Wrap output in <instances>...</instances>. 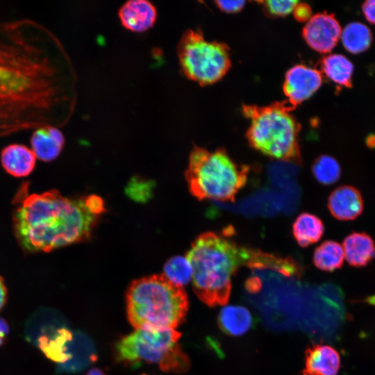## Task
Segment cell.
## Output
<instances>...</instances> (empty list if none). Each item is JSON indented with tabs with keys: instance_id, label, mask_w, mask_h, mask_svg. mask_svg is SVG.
Segmentation results:
<instances>
[{
	"instance_id": "12",
	"label": "cell",
	"mask_w": 375,
	"mask_h": 375,
	"mask_svg": "<svg viewBox=\"0 0 375 375\" xmlns=\"http://www.w3.org/2000/svg\"><path fill=\"white\" fill-rule=\"evenodd\" d=\"M364 203L360 192L351 185L335 189L328 199V208L332 216L341 221H350L359 217Z\"/></svg>"
},
{
	"instance_id": "1",
	"label": "cell",
	"mask_w": 375,
	"mask_h": 375,
	"mask_svg": "<svg viewBox=\"0 0 375 375\" xmlns=\"http://www.w3.org/2000/svg\"><path fill=\"white\" fill-rule=\"evenodd\" d=\"M76 74L64 46L43 24L0 22V137L70 119Z\"/></svg>"
},
{
	"instance_id": "28",
	"label": "cell",
	"mask_w": 375,
	"mask_h": 375,
	"mask_svg": "<svg viewBox=\"0 0 375 375\" xmlns=\"http://www.w3.org/2000/svg\"><path fill=\"white\" fill-rule=\"evenodd\" d=\"M215 3L220 10L226 12L240 11L245 4L244 1H216Z\"/></svg>"
},
{
	"instance_id": "32",
	"label": "cell",
	"mask_w": 375,
	"mask_h": 375,
	"mask_svg": "<svg viewBox=\"0 0 375 375\" xmlns=\"http://www.w3.org/2000/svg\"><path fill=\"white\" fill-rule=\"evenodd\" d=\"M7 301V289L4 283V281L0 276V310L5 306Z\"/></svg>"
},
{
	"instance_id": "18",
	"label": "cell",
	"mask_w": 375,
	"mask_h": 375,
	"mask_svg": "<svg viewBox=\"0 0 375 375\" xmlns=\"http://www.w3.org/2000/svg\"><path fill=\"white\" fill-rule=\"evenodd\" d=\"M344 258L353 267L367 265L375 258V243L363 232H354L347 235L342 244Z\"/></svg>"
},
{
	"instance_id": "25",
	"label": "cell",
	"mask_w": 375,
	"mask_h": 375,
	"mask_svg": "<svg viewBox=\"0 0 375 375\" xmlns=\"http://www.w3.org/2000/svg\"><path fill=\"white\" fill-rule=\"evenodd\" d=\"M162 274L172 283L183 287L192 278V269L186 257L176 256L169 259Z\"/></svg>"
},
{
	"instance_id": "19",
	"label": "cell",
	"mask_w": 375,
	"mask_h": 375,
	"mask_svg": "<svg viewBox=\"0 0 375 375\" xmlns=\"http://www.w3.org/2000/svg\"><path fill=\"white\" fill-rule=\"evenodd\" d=\"M322 72L334 83L351 88L353 65L344 56L333 53L324 56L320 61Z\"/></svg>"
},
{
	"instance_id": "34",
	"label": "cell",
	"mask_w": 375,
	"mask_h": 375,
	"mask_svg": "<svg viewBox=\"0 0 375 375\" xmlns=\"http://www.w3.org/2000/svg\"><path fill=\"white\" fill-rule=\"evenodd\" d=\"M85 375H107L103 371L98 368H92Z\"/></svg>"
},
{
	"instance_id": "9",
	"label": "cell",
	"mask_w": 375,
	"mask_h": 375,
	"mask_svg": "<svg viewBox=\"0 0 375 375\" xmlns=\"http://www.w3.org/2000/svg\"><path fill=\"white\" fill-rule=\"evenodd\" d=\"M342 28L333 14L326 12L310 17L303 29L306 43L319 53L330 52L340 38Z\"/></svg>"
},
{
	"instance_id": "6",
	"label": "cell",
	"mask_w": 375,
	"mask_h": 375,
	"mask_svg": "<svg viewBox=\"0 0 375 375\" xmlns=\"http://www.w3.org/2000/svg\"><path fill=\"white\" fill-rule=\"evenodd\" d=\"M249 172V166L237 163L224 149L210 151L194 146L185 177L190 193L199 200L233 201Z\"/></svg>"
},
{
	"instance_id": "5",
	"label": "cell",
	"mask_w": 375,
	"mask_h": 375,
	"mask_svg": "<svg viewBox=\"0 0 375 375\" xmlns=\"http://www.w3.org/2000/svg\"><path fill=\"white\" fill-rule=\"evenodd\" d=\"M286 101L265 106L244 105L250 120L246 137L251 147L272 158L299 163V133L301 126Z\"/></svg>"
},
{
	"instance_id": "26",
	"label": "cell",
	"mask_w": 375,
	"mask_h": 375,
	"mask_svg": "<svg viewBox=\"0 0 375 375\" xmlns=\"http://www.w3.org/2000/svg\"><path fill=\"white\" fill-rule=\"evenodd\" d=\"M266 10L272 15L285 16L294 11L299 3L298 1H264Z\"/></svg>"
},
{
	"instance_id": "15",
	"label": "cell",
	"mask_w": 375,
	"mask_h": 375,
	"mask_svg": "<svg viewBox=\"0 0 375 375\" xmlns=\"http://www.w3.org/2000/svg\"><path fill=\"white\" fill-rule=\"evenodd\" d=\"M70 360L58 365L60 372H78L94 362L97 358V351L92 340L85 333L76 331L67 346Z\"/></svg>"
},
{
	"instance_id": "35",
	"label": "cell",
	"mask_w": 375,
	"mask_h": 375,
	"mask_svg": "<svg viewBox=\"0 0 375 375\" xmlns=\"http://www.w3.org/2000/svg\"><path fill=\"white\" fill-rule=\"evenodd\" d=\"M303 375H304V374H303Z\"/></svg>"
},
{
	"instance_id": "24",
	"label": "cell",
	"mask_w": 375,
	"mask_h": 375,
	"mask_svg": "<svg viewBox=\"0 0 375 375\" xmlns=\"http://www.w3.org/2000/svg\"><path fill=\"white\" fill-rule=\"evenodd\" d=\"M312 173L319 183L329 185L340 179L341 167L334 158L328 155H322L313 162Z\"/></svg>"
},
{
	"instance_id": "33",
	"label": "cell",
	"mask_w": 375,
	"mask_h": 375,
	"mask_svg": "<svg viewBox=\"0 0 375 375\" xmlns=\"http://www.w3.org/2000/svg\"><path fill=\"white\" fill-rule=\"evenodd\" d=\"M366 144L370 148H375V134H370L367 137Z\"/></svg>"
},
{
	"instance_id": "3",
	"label": "cell",
	"mask_w": 375,
	"mask_h": 375,
	"mask_svg": "<svg viewBox=\"0 0 375 375\" xmlns=\"http://www.w3.org/2000/svg\"><path fill=\"white\" fill-rule=\"evenodd\" d=\"M256 251L222 233L209 231L199 235L185 256L192 269L196 295L208 306L226 304L231 294V277L240 266H251Z\"/></svg>"
},
{
	"instance_id": "14",
	"label": "cell",
	"mask_w": 375,
	"mask_h": 375,
	"mask_svg": "<svg viewBox=\"0 0 375 375\" xmlns=\"http://www.w3.org/2000/svg\"><path fill=\"white\" fill-rule=\"evenodd\" d=\"M31 150L37 158L49 162L55 160L65 145V137L60 128L46 125L34 130L31 137Z\"/></svg>"
},
{
	"instance_id": "20",
	"label": "cell",
	"mask_w": 375,
	"mask_h": 375,
	"mask_svg": "<svg viewBox=\"0 0 375 375\" xmlns=\"http://www.w3.org/2000/svg\"><path fill=\"white\" fill-rule=\"evenodd\" d=\"M218 324L225 333L238 336L250 328L252 317L249 311L243 306H228L220 310Z\"/></svg>"
},
{
	"instance_id": "7",
	"label": "cell",
	"mask_w": 375,
	"mask_h": 375,
	"mask_svg": "<svg viewBox=\"0 0 375 375\" xmlns=\"http://www.w3.org/2000/svg\"><path fill=\"white\" fill-rule=\"evenodd\" d=\"M181 335L174 328L136 329L117 342L116 359L127 365L157 364L166 372H185L190 361L178 344Z\"/></svg>"
},
{
	"instance_id": "21",
	"label": "cell",
	"mask_w": 375,
	"mask_h": 375,
	"mask_svg": "<svg viewBox=\"0 0 375 375\" xmlns=\"http://www.w3.org/2000/svg\"><path fill=\"white\" fill-rule=\"evenodd\" d=\"M324 232L322 221L317 216L308 212L300 214L292 225L293 236L298 244L302 247L318 242Z\"/></svg>"
},
{
	"instance_id": "30",
	"label": "cell",
	"mask_w": 375,
	"mask_h": 375,
	"mask_svg": "<svg viewBox=\"0 0 375 375\" xmlns=\"http://www.w3.org/2000/svg\"><path fill=\"white\" fill-rule=\"evenodd\" d=\"M293 12L295 18L300 22L308 21L311 17V9L310 6L299 2L295 7Z\"/></svg>"
},
{
	"instance_id": "10",
	"label": "cell",
	"mask_w": 375,
	"mask_h": 375,
	"mask_svg": "<svg viewBox=\"0 0 375 375\" xmlns=\"http://www.w3.org/2000/svg\"><path fill=\"white\" fill-rule=\"evenodd\" d=\"M321 72L303 65L291 67L286 73L283 83V92L286 101L294 109L310 97L321 86Z\"/></svg>"
},
{
	"instance_id": "22",
	"label": "cell",
	"mask_w": 375,
	"mask_h": 375,
	"mask_svg": "<svg viewBox=\"0 0 375 375\" xmlns=\"http://www.w3.org/2000/svg\"><path fill=\"white\" fill-rule=\"evenodd\" d=\"M340 38L344 49L352 54L367 51L372 42V33L369 27L358 22L348 24L342 31Z\"/></svg>"
},
{
	"instance_id": "27",
	"label": "cell",
	"mask_w": 375,
	"mask_h": 375,
	"mask_svg": "<svg viewBox=\"0 0 375 375\" xmlns=\"http://www.w3.org/2000/svg\"><path fill=\"white\" fill-rule=\"evenodd\" d=\"M150 191V183L141 181L139 178L133 179L128 187V194L137 200L146 199L149 197Z\"/></svg>"
},
{
	"instance_id": "23",
	"label": "cell",
	"mask_w": 375,
	"mask_h": 375,
	"mask_svg": "<svg viewBox=\"0 0 375 375\" xmlns=\"http://www.w3.org/2000/svg\"><path fill=\"white\" fill-rule=\"evenodd\" d=\"M342 246L333 240H326L319 245L313 253L312 260L316 267L324 272H333L344 262Z\"/></svg>"
},
{
	"instance_id": "29",
	"label": "cell",
	"mask_w": 375,
	"mask_h": 375,
	"mask_svg": "<svg viewBox=\"0 0 375 375\" xmlns=\"http://www.w3.org/2000/svg\"><path fill=\"white\" fill-rule=\"evenodd\" d=\"M361 8L367 21L370 24H375V0L364 1Z\"/></svg>"
},
{
	"instance_id": "13",
	"label": "cell",
	"mask_w": 375,
	"mask_h": 375,
	"mask_svg": "<svg viewBox=\"0 0 375 375\" xmlns=\"http://www.w3.org/2000/svg\"><path fill=\"white\" fill-rule=\"evenodd\" d=\"M304 375H337L340 367L339 353L326 344H312L305 352Z\"/></svg>"
},
{
	"instance_id": "17",
	"label": "cell",
	"mask_w": 375,
	"mask_h": 375,
	"mask_svg": "<svg viewBox=\"0 0 375 375\" xmlns=\"http://www.w3.org/2000/svg\"><path fill=\"white\" fill-rule=\"evenodd\" d=\"M36 156L26 146L10 144L1 151V162L3 169L15 177L26 176L33 170Z\"/></svg>"
},
{
	"instance_id": "8",
	"label": "cell",
	"mask_w": 375,
	"mask_h": 375,
	"mask_svg": "<svg viewBox=\"0 0 375 375\" xmlns=\"http://www.w3.org/2000/svg\"><path fill=\"white\" fill-rule=\"evenodd\" d=\"M177 56L184 76L203 86L219 81L231 65L228 46L207 40L200 30L188 29L182 34Z\"/></svg>"
},
{
	"instance_id": "4",
	"label": "cell",
	"mask_w": 375,
	"mask_h": 375,
	"mask_svg": "<svg viewBox=\"0 0 375 375\" xmlns=\"http://www.w3.org/2000/svg\"><path fill=\"white\" fill-rule=\"evenodd\" d=\"M126 303L128 321L136 329L174 328L183 322L189 305L183 288L162 274L133 281Z\"/></svg>"
},
{
	"instance_id": "16",
	"label": "cell",
	"mask_w": 375,
	"mask_h": 375,
	"mask_svg": "<svg viewBox=\"0 0 375 375\" xmlns=\"http://www.w3.org/2000/svg\"><path fill=\"white\" fill-rule=\"evenodd\" d=\"M72 338L73 333L65 326L51 328L41 333L38 339V346L49 359L62 365L71 358L67 346Z\"/></svg>"
},
{
	"instance_id": "11",
	"label": "cell",
	"mask_w": 375,
	"mask_h": 375,
	"mask_svg": "<svg viewBox=\"0 0 375 375\" xmlns=\"http://www.w3.org/2000/svg\"><path fill=\"white\" fill-rule=\"evenodd\" d=\"M122 26L133 33H144L151 28L158 18L157 8L147 0H129L118 10Z\"/></svg>"
},
{
	"instance_id": "2",
	"label": "cell",
	"mask_w": 375,
	"mask_h": 375,
	"mask_svg": "<svg viewBox=\"0 0 375 375\" xmlns=\"http://www.w3.org/2000/svg\"><path fill=\"white\" fill-rule=\"evenodd\" d=\"M13 217L16 238L24 249L51 251L88 239L105 211L101 198H68L57 190L21 198Z\"/></svg>"
},
{
	"instance_id": "31",
	"label": "cell",
	"mask_w": 375,
	"mask_h": 375,
	"mask_svg": "<svg viewBox=\"0 0 375 375\" xmlns=\"http://www.w3.org/2000/svg\"><path fill=\"white\" fill-rule=\"evenodd\" d=\"M10 328L8 322L2 317H0V347L6 342Z\"/></svg>"
}]
</instances>
